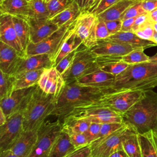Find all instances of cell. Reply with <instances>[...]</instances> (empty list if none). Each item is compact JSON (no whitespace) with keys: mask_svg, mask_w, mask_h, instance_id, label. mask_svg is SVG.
<instances>
[{"mask_svg":"<svg viewBox=\"0 0 157 157\" xmlns=\"http://www.w3.org/2000/svg\"><path fill=\"white\" fill-rule=\"evenodd\" d=\"M82 12L78 5L74 1L71 2L59 13L50 18L51 21L59 27L64 25L68 21L76 19Z\"/></svg>","mask_w":157,"mask_h":157,"instance_id":"obj_28","label":"cell"},{"mask_svg":"<svg viewBox=\"0 0 157 157\" xmlns=\"http://www.w3.org/2000/svg\"><path fill=\"white\" fill-rule=\"evenodd\" d=\"M70 2H75L82 11L89 10L96 2V0H69Z\"/></svg>","mask_w":157,"mask_h":157,"instance_id":"obj_49","label":"cell"},{"mask_svg":"<svg viewBox=\"0 0 157 157\" xmlns=\"http://www.w3.org/2000/svg\"><path fill=\"white\" fill-rule=\"evenodd\" d=\"M145 90H123L102 96L98 103L105 105L123 115L144 96Z\"/></svg>","mask_w":157,"mask_h":157,"instance_id":"obj_8","label":"cell"},{"mask_svg":"<svg viewBox=\"0 0 157 157\" xmlns=\"http://www.w3.org/2000/svg\"><path fill=\"white\" fill-rule=\"evenodd\" d=\"M15 77L0 71V99L9 96L15 90Z\"/></svg>","mask_w":157,"mask_h":157,"instance_id":"obj_34","label":"cell"},{"mask_svg":"<svg viewBox=\"0 0 157 157\" xmlns=\"http://www.w3.org/2000/svg\"><path fill=\"white\" fill-rule=\"evenodd\" d=\"M62 131V123L45 121L38 129L36 143L29 157H48L56 137Z\"/></svg>","mask_w":157,"mask_h":157,"instance_id":"obj_9","label":"cell"},{"mask_svg":"<svg viewBox=\"0 0 157 157\" xmlns=\"http://www.w3.org/2000/svg\"><path fill=\"white\" fill-rule=\"evenodd\" d=\"M77 18L60 26L42 41L36 44L30 42L25 50V56L47 54L54 61L64 40L74 29Z\"/></svg>","mask_w":157,"mask_h":157,"instance_id":"obj_5","label":"cell"},{"mask_svg":"<svg viewBox=\"0 0 157 157\" xmlns=\"http://www.w3.org/2000/svg\"><path fill=\"white\" fill-rule=\"evenodd\" d=\"M38 131H25L9 149L19 157H29L37 139Z\"/></svg>","mask_w":157,"mask_h":157,"instance_id":"obj_21","label":"cell"},{"mask_svg":"<svg viewBox=\"0 0 157 157\" xmlns=\"http://www.w3.org/2000/svg\"><path fill=\"white\" fill-rule=\"evenodd\" d=\"M62 123V130L66 132L85 133L91 122L81 119H72L65 118Z\"/></svg>","mask_w":157,"mask_h":157,"instance_id":"obj_33","label":"cell"},{"mask_svg":"<svg viewBox=\"0 0 157 157\" xmlns=\"http://www.w3.org/2000/svg\"><path fill=\"white\" fill-rule=\"evenodd\" d=\"M97 55L83 44L78 48L73 62L69 68L62 75L65 83L75 82L80 77L98 66Z\"/></svg>","mask_w":157,"mask_h":157,"instance_id":"obj_7","label":"cell"},{"mask_svg":"<svg viewBox=\"0 0 157 157\" xmlns=\"http://www.w3.org/2000/svg\"><path fill=\"white\" fill-rule=\"evenodd\" d=\"M142 157H157V131L138 134Z\"/></svg>","mask_w":157,"mask_h":157,"instance_id":"obj_25","label":"cell"},{"mask_svg":"<svg viewBox=\"0 0 157 157\" xmlns=\"http://www.w3.org/2000/svg\"><path fill=\"white\" fill-rule=\"evenodd\" d=\"M65 118L85 120L91 123L101 124L110 122H124L123 115L99 103L76 107Z\"/></svg>","mask_w":157,"mask_h":157,"instance_id":"obj_6","label":"cell"},{"mask_svg":"<svg viewBox=\"0 0 157 157\" xmlns=\"http://www.w3.org/2000/svg\"><path fill=\"white\" fill-rule=\"evenodd\" d=\"M96 35L98 40H104L110 36L105 21L99 18H98V22L96 26Z\"/></svg>","mask_w":157,"mask_h":157,"instance_id":"obj_45","label":"cell"},{"mask_svg":"<svg viewBox=\"0 0 157 157\" xmlns=\"http://www.w3.org/2000/svg\"><path fill=\"white\" fill-rule=\"evenodd\" d=\"M23 57V54L0 41V71L13 75Z\"/></svg>","mask_w":157,"mask_h":157,"instance_id":"obj_19","label":"cell"},{"mask_svg":"<svg viewBox=\"0 0 157 157\" xmlns=\"http://www.w3.org/2000/svg\"><path fill=\"white\" fill-rule=\"evenodd\" d=\"M149 14H150V17L151 21H153L155 20H156L157 18V9L156 10H155L154 11L151 12V13H149Z\"/></svg>","mask_w":157,"mask_h":157,"instance_id":"obj_55","label":"cell"},{"mask_svg":"<svg viewBox=\"0 0 157 157\" xmlns=\"http://www.w3.org/2000/svg\"><path fill=\"white\" fill-rule=\"evenodd\" d=\"M131 128L126 123L124 126L113 133L93 142L90 144L92 157H109L115 151L123 149L122 140Z\"/></svg>","mask_w":157,"mask_h":157,"instance_id":"obj_10","label":"cell"},{"mask_svg":"<svg viewBox=\"0 0 157 157\" xmlns=\"http://www.w3.org/2000/svg\"><path fill=\"white\" fill-rule=\"evenodd\" d=\"M101 123H91L88 130L85 133L89 145L98 139Z\"/></svg>","mask_w":157,"mask_h":157,"instance_id":"obj_44","label":"cell"},{"mask_svg":"<svg viewBox=\"0 0 157 157\" xmlns=\"http://www.w3.org/2000/svg\"><path fill=\"white\" fill-rule=\"evenodd\" d=\"M140 0H119L98 16L104 21L120 19L123 13L132 4Z\"/></svg>","mask_w":157,"mask_h":157,"instance_id":"obj_27","label":"cell"},{"mask_svg":"<svg viewBox=\"0 0 157 157\" xmlns=\"http://www.w3.org/2000/svg\"><path fill=\"white\" fill-rule=\"evenodd\" d=\"M65 84L62 75L55 67H52L44 70L37 85L45 93L58 97Z\"/></svg>","mask_w":157,"mask_h":157,"instance_id":"obj_14","label":"cell"},{"mask_svg":"<svg viewBox=\"0 0 157 157\" xmlns=\"http://www.w3.org/2000/svg\"><path fill=\"white\" fill-rule=\"evenodd\" d=\"M119 0H98L88 12L98 16Z\"/></svg>","mask_w":157,"mask_h":157,"instance_id":"obj_40","label":"cell"},{"mask_svg":"<svg viewBox=\"0 0 157 157\" xmlns=\"http://www.w3.org/2000/svg\"><path fill=\"white\" fill-rule=\"evenodd\" d=\"M29 26L30 42H40L50 36L59 27L53 23L50 18H26Z\"/></svg>","mask_w":157,"mask_h":157,"instance_id":"obj_15","label":"cell"},{"mask_svg":"<svg viewBox=\"0 0 157 157\" xmlns=\"http://www.w3.org/2000/svg\"><path fill=\"white\" fill-rule=\"evenodd\" d=\"M134 33L142 39L152 41L155 33V30L153 27V21L150 20Z\"/></svg>","mask_w":157,"mask_h":157,"instance_id":"obj_41","label":"cell"},{"mask_svg":"<svg viewBox=\"0 0 157 157\" xmlns=\"http://www.w3.org/2000/svg\"><path fill=\"white\" fill-rule=\"evenodd\" d=\"M0 13L24 18L33 17L29 2L27 0H4L0 2Z\"/></svg>","mask_w":157,"mask_h":157,"instance_id":"obj_22","label":"cell"},{"mask_svg":"<svg viewBox=\"0 0 157 157\" xmlns=\"http://www.w3.org/2000/svg\"><path fill=\"white\" fill-rule=\"evenodd\" d=\"M144 48H138L121 56V60L130 64H134L150 61V57L144 52Z\"/></svg>","mask_w":157,"mask_h":157,"instance_id":"obj_35","label":"cell"},{"mask_svg":"<svg viewBox=\"0 0 157 157\" xmlns=\"http://www.w3.org/2000/svg\"><path fill=\"white\" fill-rule=\"evenodd\" d=\"M13 26L21 45L25 51L30 43L29 26L26 18L12 16Z\"/></svg>","mask_w":157,"mask_h":157,"instance_id":"obj_31","label":"cell"},{"mask_svg":"<svg viewBox=\"0 0 157 157\" xmlns=\"http://www.w3.org/2000/svg\"><path fill=\"white\" fill-rule=\"evenodd\" d=\"M69 136L72 144L75 148H79L89 145L85 133L67 132Z\"/></svg>","mask_w":157,"mask_h":157,"instance_id":"obj_43","label":"cell"},{"mask_svg":"<svg viewBox=\"0 0 157 157\" xmlns=\"http://www.w3.org/2000/svg\"><path fill=\"white\" fill-rule=\"evenodd\" d=\"M44 69L29 71L19 74L15 77V90L26 88L37 85L39 78Z\"/></svg>","mask_w":157,"mask_h":157,"instance_id":"obj_32","label":"cell"},{"mask_svg":"<svg viewBox=\"0 0 157 157\" xmlns=\"http://www.w3.org/2000/svg\"><path fill=\"white\" fill-rule=\"evenodd\" d=\"M96 2H97V1H98V0H96Z\"/></svg>","mask_w":157,"mask_h":157,"instance_id":"obj_63","label":"cell"},{"mask_svg":"<svg viewBox=\"0 0 157 157\" xmlns=\"http://www.w3.org/2000/svg\"><path fill=\"white\" fill-rule=\"evenodd\" d=\"M125 124H126V123L124 122H122V123L110 122V123H105L101 124L98 139L105 137L108 135H110L113 133L114 132L117 131L119 129L121 128Z\"/></svg>","mask_w":157,"mask_h":157,"instance_id":"obj_37","label":"cell"},{"mask_svg":"<svg viewBox=\"0 0 157 157\" xmlns=\"http://www.w3.org/2000/svg\"><path fill=\"white\" fill-rule=\"evenodd\" d=\"M124 123L138 134L157 131V93L145 90L142 98L123 115Z\"/></svg>","mask_w":157,"mask_h":157,"instance_id":"obj_2","label":"cell"},{"mask_svg":"<svg viewBox=\"0 0 157 157\" xmlns=\"http://www.w3.org/2000/svg\"><path fill=\"white\" fill-rule=\"evenodd\" d=\"M104 21L105 23L110 36L114 34L119 31H121L122 26V20L121 19Z\"/></svg>","mask_w":157,"mask_h":157,"instance_id":"obj_47","label":"cell"},{"mask_svg":"<svg viewBox=\"0 0 157 157\" xmlns=\"http://www.w3.org/2000/svg\"><path fill=\"white\" fill-rule=\"evenodd\" d=\"M96 62L102 71L115 77L124 71L129 66L121 60V56H98Z\"/></svg>","mask_w":157,"mask_h":157,"instance_id":"obj_24","label":"cell"},{"mask_svg":"<svg viewBox=\"0 0 157 157\" xmlns=\"http://www.w3.org/2000/svg\"><path fill=\"white\" fill-rule=\"evenodd\" d=\"M7 117L2 111V110L0 108V126L3 125L7 121Z\"/></svg>","mask_w":157,"mask_h":157,"instance_id":"obj_54","label":"cell"},{"mask_svg":"<svg viewBox=\"0 0 157 157\" xmlns=\"http://www.w3.org/2000/svg\"><path fill=\"white\" fill-rule=\"evenodd\" d=\"M29 4L33 12V17L36 18H50L47 2L44 0H31Z\"/></svg>","mask_w":157,"mask_h":157,"instance_id":"obj_36","label":"cell"},{"mask_svg":"<svg viewBox=\"0 0 157 157\" xmlns=\"http://www.w3.org/2000/svg\"><path fill=\"white\" fill-rule=\"evenodd\" d=\"M27 1H29H29H31V0H27Z\"/></svg>","mask_w":157,"mask_h":157,"instance_id":"obj_61","label":"cell"},{"mask_svg":"<svg viewBox=\"0 0 157 157\" xmlns=\"http://www.w3.org/2000/svg\"><path fill=\"white\" fill-rule=\"evenodd\" d=\"M77 49L72 51L66 56H64L55 67L61 75H63L71 66Z\"/></svg>","mask_w":157,"mask_h":157,"instance_id":"obj_42","label":"cell"},{"mask_svg":"<svg viewBox=\"0 0 157 157\" xmlns=\"http://www.w3.org/2000/svg\"><path fill=\"white\" fill-rule=\"evenodd\" d=\"M4 1V0H0V2H1V1Z\"/></svg>","mask_w":157,"mask_h":157,"instance_id":"obj_60","label":"cell"},{"mask_svg":"<svg viewBox=\"0 0 157 157\" xmlns=\"http://www.w3.org/2000/svg\"><path fill=\"white\" fill-rule=\"evenodd\" d=\"M152 41L157 45V33L155 31V33H154V35H153V40Z\"/></svg>","mask_w":157,"mask_h":157,"instance_id":"obj_57","label":"cell"},{"mask_svg":"<svg viewBox=\"0 0 157 157\" xmlns=\"http://www.w3.org/2000/svg\"><path fill=\"white\" fill-rule=\"evenodd\" d=\"M52 67H54V61L48 55L42 54L25 56L21 58L13 75L17 76L26 71L45 69Z\"/></svg>","mask_w":157,"mask_h":157,"instance_id":"obj_20","label":"cell"},{"mask_svg":"<svg viewBox=\"0 0 157 157\" xmlns=\"http://www.w3.org/2000/svg\"><path fill=\"white\" fill-rule=\"evenodd\" d=\"M64 157H92L91 148L90 145L76 148Z\"/></svg>","mask_w":157,"mask_h":157,"instance_id":"obj_46","label":"cell"},{"mask_svg":"<svg viewBox=\"0 0 157 157\" xmlns=\"http://www.w3.org/2000/svg\"><path fill=\"white\" fill-rule=\"evenodd\" d=\"M23 110H19L7 119L0 126V150L9 149L17 139L24 131L23 123Z\"/></svg>","mask_w":157,"mask_h":157,"instance_id":"obj_12","label":"cell"},{"mask_svg":"<svg viewBox=\"0 0 157 157\" xmlns=\"http://www.w3.org/2000/svg\"><path fill=\"white\" fill-rule=\"evenodd\" d=\"M0 41L13 47L25 56L13 26L12 16L9 14L0 15Z\"/></svg>","mask_w":157,"mask_h":157,"instance_id":"obj_17","label":"cell"},{"mask_svg":"<svg viewBox=\"0 0 157 157\" xmlns=\"http://www.w3.org/2000/svg\"><path fill=\"white\" fill-rule=\"evenodd\" d=\"M69 2V0H51L47 2L50 18L64 9Z\"/></svg>","mask_w":157,"mask_h":157,"instance_id":"obj_38","label":"cell"},{"mask_svg":"<svg viewBox=\"0 0 157 157\" xmlns=\"http://www.w3.org/2000/svg\"><path fill=\"white\" fill-rule=\"evenodd\" d=\"M57 97L47 94L37 86L23 112L25 131H38L53 112Z\"/></svg>","mask_w":157,"mask_h":157,"instance_id":"obj_4","label":"cell"},{"mask_svg":"<svg viewBox=\"0 0 157 157\" xmlns=\"http://www.w3.org/2000/svg\"><path fill=\"white\" fill-rule=\"evenodd\" d=\"M0 157H19V156L15 155L10 149H7L1 151Z\"/></svg>","mask_w":157,"mask_h":157,"instance_id":"obj_52","label":"cell"},{"mask_svg":"<svg viewBox=\"0 0 157 157\" xmlns=\"http://www.w3.org/2000/svg\"><path fill=\"white\" fill-rule=\"evenodd\" d=\"M109 157H129L123 149L117 150L111 154Z\"/></svg>","mask_w":157,"mask_h":157,"instance_id":"obj_53","label":"cell"},{"mask_svg":"<svg viewBox=\"0 0 157 157\" xmlns=\"http://www.w3.org/2000/svg\"><path fill=\"white\" fill-rule=\"evenodd\" d=\"M136 48L132 45L107 40H99L96 45L90 50L97 56H123Z\"/></svg>","mask_w":157,"mask_h":157,"instance_id":"obj_18","label":"cell"},{"mask_svg":"<svg viewBox=\"0 0 157 157\" xmlns=\"http://www.w3.org/2000/svg\"><path fill=\"white\" fill-rule=\"evenodd\" d=\"M98 22V17L88 11H82L77 18L75 32L88 48L90 49L98 44L96 35Z\"/></svg>","mask_w":157,"mask_h":157,"instance_id":"obj_11","label":"cell"},{"mask_svg":"<svg viewBox=\"0 0 157 157\" xmlns=\"http://www.w3.org/2000/svg\"><path fill=\"white\" fill-rule=\"evenodd\" d=\"M82 44V40L76 33L75 28L63 44L59 52L54 59V67L67 55L77 50Z\"/></svg>","mask_w":157,"mask_h":157,"instance_id":"obj_30","label":"cell"},{"mask_svg":"<svg viewBox=\"0 0 157 157\" xmlns=\"http://www.w3.org/2000/svg\"><path fill=\"white\" fill-rule=\"evenodd\" d=\"M153 27L155 32L157 33V22L153 21Z\"/></svg>","mask_w":157,"mask_h":157,"instance_id":"obj_58","label":"cell"},{"mask_svg":"<svg viewBox=\"0 0 157 157\" xmlns=\"http://www.w3.org/2000/svg\"><path fill=\"white\" fill-rule=\"evenodd\" d=\"M157 83V63L147 61L130 64L115 77L112 88L123 90H150Z\"/></svg>","mask_w":157,"mask_h":157,"instance_id":"obj_3","label":"cell"},{"mask_svg":"<svg viewBox=\"0 0 157 157\" xmlns=\"http://www.w3.org/2000/svg\"><path fill=\"white\" fill-rule=\"evenodd\" d=\"M151 20L150 14L148 12H145L139 16H137L136 18L134 24L132 28V32H135L136 30L145 25L146 23H147L148 21H150Z\"/></svg>","mask_w":157,"mask_h":157,"instance_id":"obj_48","label":"cell"},{"mask_svg":"<svg viewBox=\"0 0 157 157\" xmlns=\"http://www.w3.org/2000/svg\"><path fill=\"white\" fill-rule=\"evenodd\" d=\"M150 61L157 63V53L153 56L150 57Z\"/></svg>","mask_w":157,"mask_h":157,"instance_id":"obj_56","label":"cell"},{"mask_svg":"<svg viewBox=\"0 0 157 157\" xmlns=\"http://www.w3.org/2000/svg\"><path fill=\"white\" fill-rule=\"evenodd\" d=\"M75 149L68 134L62 130L53 143L48 157H64Z\"/></svg>","mask_w":157,"mask_h":157,"instance_id":"obj_26","label":"cell"},{"mask_svg":"<svg viewBox=\"0 0 157 157\" xmlns=\"http://www.w3.org/2000/svg\"><path fill=\"white\" fill-rule=\"evenodd\" d=\"M104 40L118 42L132 45L136 48H148L156 45L152 41L141 39L132 31H119L110 35Z\"/></svg>","mask_w":157,"mask_h":157,"instance_id":"obj_23","label":"cell"},{"mask_svg":"<svg viewBox=\"0 0 157 157\" xmlns=\"http://www.w3.org/2000/svg\"><path fill=\"white\" fill-rule=\"evenodd\" d=\"M136 17L129 18L122 20V26L121 31H132Z\"/></svg>","mask_w":157,"mask_h":157,"instance_id":"obj_51","label":"cell"},{"mask_svg":"<svg viewBox=\"0 0 157 157\" xmlns=\"http://www.w3.org/2000/svg\"><path fill=\"white\" fill-rule=\"evenodd\" d=\"M115 80V76L102 71L98 66L77 79L75 82L86 86L112 88Z\"/></svg>","mask_w":157,"mask_h":157,"instance_id":"obj_16","label":"cell"},{"mask_svg":"<svg viewBox=\"0 0 157 157\" xmlns=\"http://www.w3.org/2000/svg\"><path fill=\"white\" fill-rule=\"evenodd\" d=\"M37 86L15 90L9 96L0 99V108L7 118L19 110L25 109Z\"/></svg>","mask_w":157,"mask_h":157,"instance_id":"obj_13","label":"cell"},{"mask_svg":"<svg viewBox=\"0 0 157 157\" xmlns=\"http://www.w3.org/2000/svg\"><path fill=\"white\" fill-rule=\"evenodd\" d=\"M140 2L146 12L151 13L157 9V0H140Z\"/></svg>","mask_w":157,"mask_h":157,"instance_id":"obj_50","label":"cell"},{"mask_svg":"<svg viewBox=\"0 0 157 157\" xmlns=\"http://www.w3.org/2000/svg\"><path fill=\"white\" fill-rule=\"evenodd\" d=\"M115 91L109 88H95L78 85L75 82L66 83L57 97L52 116L61 121L74 109L98 103L101 98L107 93Z\"/></svg>","mask_w":157,"mask_h":157,"instance_id":"obj_1","label":"cell"},{"mask_svg":"<svg viewBox=\"0 0 157 157\" xmlns=\"http://www.w3.org/2000/svg\"><path fill=\"white\" fill-rule=\"evenodd\" d=\"M156 86H157V83H156Z\"/></svg>","mask_w":157,"mask_h":157,"instance_id":"obj_62","label":"cell"},{"mask_svg":"<svg viewBox=\"0 0 157 157\" xmlns=\"http://www.w3.org/2000/svg\"><path fill=\"white\" fill-rule=\"evenodd\" d=\"M146 12L142 6L140 0L138 1L131 6H130L122 15L121 20H124L129 18H134Z\"/></svg>","mask_w":157,"mask_h":157,"instance_id":"obj_39","label":"cell"},{"mask_svg":"<svg viewBox=\"0 0 157 157\" xmlns=\"http://www.w3.org/2000/svg\"><path fill=\"white\" fill-rule=\"evenodd\" d=\"M121 144L129 157H142L138 133L134 129H130L124 135Z\"/></svg>","mask_w":157,"mask_h":157,"instance_id":"obj_29","label":"cell"},{"mask_svg":"<svg viewBox=\"0 0 157 157\" xmlns=\"http://www.w3.org/2000/svg\"><path fill=\"white\" fill-rule=\"evenodd\" d=\"M44 1H45V2H49V1H51V0H44Z\"/></svg>","mask_w":157,"mask_h":157,"instance_id":"obj_59","label":"cell"}]
</instances>
